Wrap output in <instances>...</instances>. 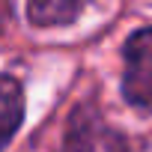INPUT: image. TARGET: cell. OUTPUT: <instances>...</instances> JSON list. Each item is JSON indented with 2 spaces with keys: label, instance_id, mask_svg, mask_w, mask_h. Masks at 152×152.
Wrapping results in <instances>:
<instances>
[{
  "label": "cell",
  "instance_id": "obj_3",
  "mask_svg": "<svg viewBox=\"0 0 152 152\" xmlns=\"http://www.w3.org/2000/svg\"><path fill=\"white\" fill-rule=\"evenodd\" d=\"M24 116V90L12 75H0V152L15 137Z\"/></svg>",
  "mask_w": 152,
  "mask_h": 152
},
{
  "label": "cell",
  "instance_id": "obj_5",
  "mask_svg": "<svg viewBox=\"0 0 152 152\" xmlns=\"http://www.w3.org/2000/svg\"><path fill=\"white\" fill-rule=\"evenodd\" d=\"M12 15V0H0V24H6Z\"/></svg>",
  "mask_w": 152,
  "mask_h": 152
},
{
  "label": "cell",
  "instance_id": "obj_2",
  "mask_svg": "<svg viewBox=\"0 0 152 152\" xmlns=\"http://www.w3.org/2000/svg\"><path fill=\"white\" fill-rule=\"evenodd\" d=\"M125 102L152 110V27L137 30L125 42V72H122Z\"/></svg>",
  "mask_w": 152,
  "mask_h": 152
},
{
  "label": "cell",
  "instance_id": "obj_4",
  "mask_svg": "<svg viewBox=\"0 0 152 152\" xmlns=\"http://www.w3.org/2000/svg\"><path fill=\"white\" fill-rule=\"evenodd\" d=\"M84 6H87V0H30L27 12L33 24L54 27V24H72Z\"/></svg>",
  "mask_w": 152,
  "mask_h": 152
},
{
  "label": "cell",
  "instance_id": "obj_1",
  "mask_svg": "<svg viewBox=\"0 0 152 152\" xmlns=\"http://www.w3.org/2000/svg\"><path fill=\"white\" fill-rule=\"evenodd\" d=\"M63 152H128V143L93 107L84 104L69 116L63 134Z\"/></svg>",
  "mask_w": 152,
  "mask_h": 152
}]
</instances>
